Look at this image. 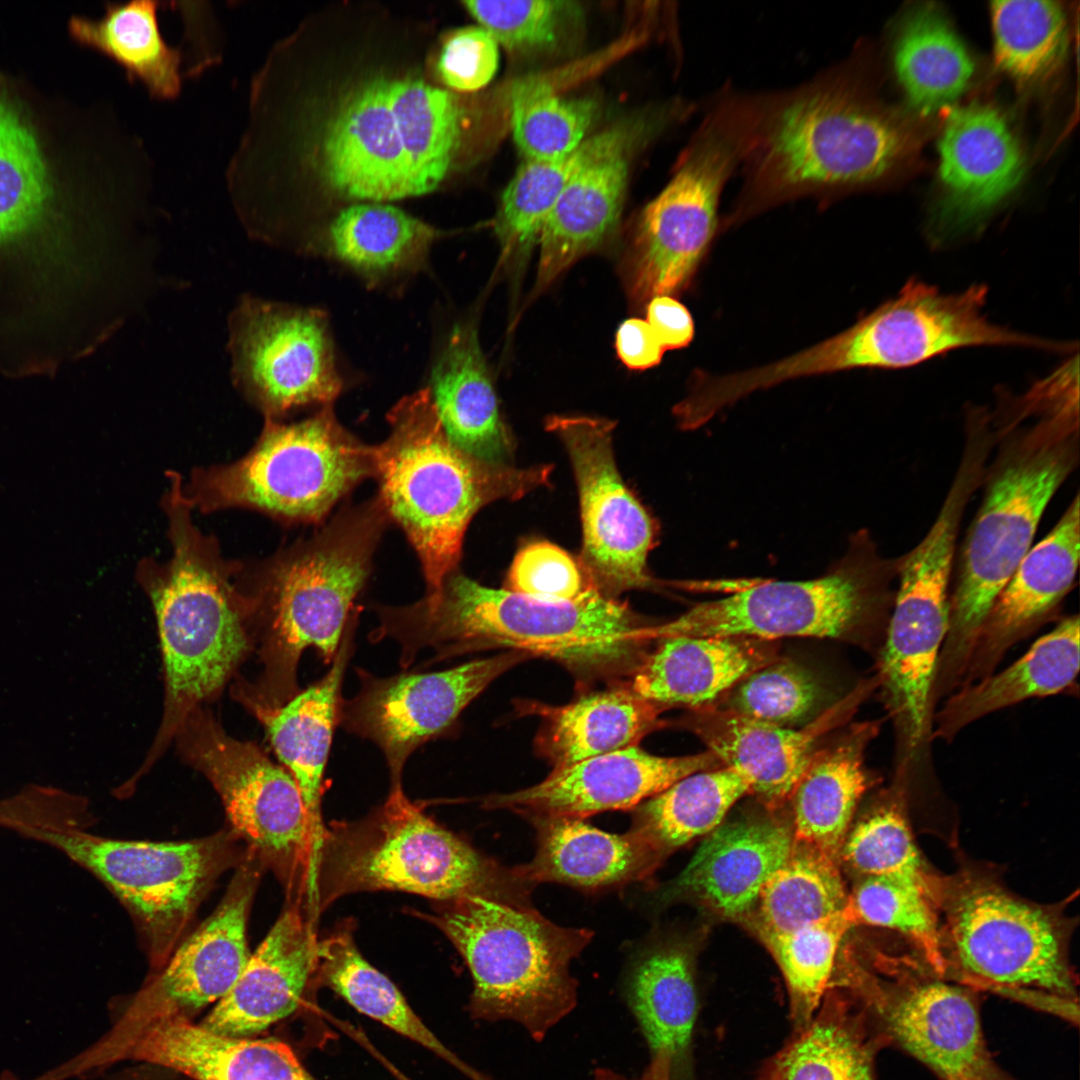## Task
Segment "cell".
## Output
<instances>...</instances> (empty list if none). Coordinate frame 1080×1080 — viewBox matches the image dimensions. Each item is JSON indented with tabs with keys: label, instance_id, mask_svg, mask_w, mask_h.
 <instances>
[{
	"label": "cell",
	"instance_id": "836d02e7",
	"mask_svg": "<svg viewBox=\"0 0 1080 1080\" xmlns=\"http://www.w3.org/2000/svg\"><path fill=\"white\" fill-rule=\"evenodd\" d=\"M536 829L533 859L512 868L532 888L556 882L582 889H602L642 881L663 858L631 829L614 834L571 817L529 818Z\"/></svg>",
	"mask_w": 1080,
	"mask_h": 1080
},
{
	"label": "cell",
	"instance_id": "ee69618b",
	"mask_svg": "<svg viewBox=\"0 0 1080 1080\" xmlns=\"http://www.w3.org/2000/svg\"><path fill=\"white\" fill-rule=\"evenodd\" d=\"M619 128L605 130L572 153L550 160H525L503 191L494 231L503 265L519 266L538 244L543 226L573 174L607 146Z\"/></svg>",
	"mask_w": 1080,
	"mask_h": 1080
},
{
	"label": "cell",
	"instance_id": "1f68e13d",
	"mask_svg": "<svg viewBox=\"0 0 1080 1080\" xmlns=\"http://www.w3.org/2000/svg\"><path fill=\"white\" fill-rule=\"evenodd\" d=\"M426 387L446 435L457 447L485 462L510 464L514 439L502 419L472 321L452 327Z\"/></svg>",
	"mask_w": 1080,
	"mask_h": 1080
},
{
	"label": "cell",
	"instance_id": "4316f807",
	"mask_svg": "<svg viewBox=\"0 0 1080 1080\" xmlns=\"http://www.w3.org/2000/svg\"><path fill=\"white\" fill-rule=\"evenodd\" d=\"M877 1006L895 1039L944 1080H1008L991 1060L977 1008L961 988L914 982Z\"/></svg>",
	"mask_w": 1080,
	"mask_h": 1080
},
{
	"label": "cell",
	"instance_id": "d6a6232c",
	"mask_svg": "<svg viewBox=\"0 0 1080 1080\" xmlns=\"http://www.w3.org/2000/svg\"><path fill=\"white\" fill-rule=\"evenodd\" d=\"M793 845V833L775 821L720 825L699 846L673 891L695 896L726 917H741L756 906Z\"/></svg>",
	"mask_w": 1080,
	"mask_h": 1080
},
{
	"label": "cell",
	"instance_id": "30bf717a",
	"mask_svg": "<svg viewBox=\"0 0 1080 1080\" xmlns=\"http://www.w3.org/2000/svg\"><path fill=\"white\" fill-rule=\"evenodd\" d=\"M761 117L757 94L728 85L707 103L674 175L636 223L624 264L634 303L689 287L718 231L723 190L752 148Z\"/></svg>",
	"mask_w": 1080,
	"mask_h": 1080
},
{
	"label": "cell",
	"instance_id": "f546056e",
	"mask_svg": "<svg viewBox=\"0 0 1080 1080\" xmlns=\"http://www.w3.org/2000/svg\"><path fill=\"white\" fill-rule=\"evenodd\" d=\"M630 136L619 128L566 184L541 231L535 291L545 290L613 233L627 185Z\"/></svg>",
	"mask_w": 1080,
	"mask_h": 1080
},
{
	"label": "cell",
	"instance_id": "e575fe53",
	"mask_svg": "<svg viewBox=\"0 0 1080 1080\" xmlns=\"http://www.w3.org/2000/svg\"><path fill=\"white\" fill-rule=\"evenodd\" d=\"M664 707L629 684L582 695L563 706L533 704L542 717L537 751L553 770L637 744L662 725Z\"/></svg>",
	"mask_w": 1080,
	"mask_h": 1080
},
{
	"label": "cell",
	"instance_id": "11a10c76",
	"mask_svg": "<svg viewBox=\"0 0 1080 1080\" xmlns=\"http://www.w3.org/2000/svg\"><path fill=\"white\" fill-rule=\"evenodd\" d=\"M463 5L498 45L513 53L555 48L580 16V7L573 1L470 0Z\"/></svg>",
	"mask_w": 1080,
	"mask_h": 1080
},
{
	"label": "cell",
	"instance_id": "e0dca14e",
	"mask_svg": "<svg viewBox=\"0 0 1080 1080\" xmlns=\"http://www.w3.org/2000/svg\"><path fill=\"white\" fill-rule=\"evenodd\" d=\"M972 494L954 481L921 542L897 561L899 588L881 656L880 682L905 755L931 733L934 685L949 628L948 587L961 516Z\"/></svg>",
	"mask_w": 1080,
	"mask_h": 1080
},
{
	"label": "cell",
	"instance_id": "680465c9",
	"mask_svg": "<svg viewBox=\"0 0 1080 1080\" xmlns=\"http://www.w3.org/2000/svg\"><path fill=\"white\" fill-rule=\"evenodd\" d=\"M615 348L628 369L640 371L657 366L666 351L648 322L639 318H629L620 324Z\"/></svg>",
	"mask_w": 1080,
	"mask_h": 1080
},
{
	"label": "cell",
	"instance_id": "2e32d148",
	"mask_svg": "<svg viewBox=\"0 0 1080 1080\" xmlns=\"http://www.w3.org/2000/svg\"><path fill=\"white\" fill-rule=\"evenodd\" d=\"M179 750L219 794L232 833L273 872L289 902L305 906L312 836L300 791L289 772L255 744L230 737L195 707L176 735Z\"/></svg>",
	"mask_w": 1080,
	"mask_h": 1080
},
{
	"label": "cell",
	"instance_id": "ab89813d",
	"mask_svg": "<svg viewBox=\"0 0 1080 1080\" xmlns=\"http://www.w3.org/2000/svg\"><path fill=\"white\" fill-rule=\"evenodd\" d=\"M893 60L909 103L923 115L953 103L967 89L975 69L948 19L928 3L905 17Z\"/></svg>",
	"mask_w": 1080,
	"mask_h": 1080
},
{
	"label": "cell",
	"instance_id": "ba28073f",
	"mask_svg": "<svg viewBox=\"0 0 1080 1080\" xmlns=\"http://www.w3.org/2000/svg\"><path fill=\"white\" fill-rule=\"evenodd\" d=\"M435 924L464 959L473 981V1018L512 1021L536 1041L577 1004L572 961L590 943L586 928L559 926L527 900L466 895L439 902Z\"/></svg>",
	"mask_w": 1080,
	"mask_h": 1080
},
{
	"label": "cell",
	"instance_id": "277c9868",
	"mask_svg": "<svg viewBox=\"0 0 1080 1080\" xmlns=\"http://www.w3.org/2000/svg\"><path fill=\"white\" fill-rule=\"evenodd\" d=\"M1007 416L961 550L936 672L944 687L963 679L987 614L1030 550L1049 501L1078 462L1076 396L1038 391L1033 422L1025 427L1011 409Z\"/></svg>",
	"mask_w": 1080,
	"mask_h": 1080
},
{
	"label": "cell",
	"instance_id": "681fc988",
	"mask_svg": "<svg viewBox=\"0 0 1080 1080\" xmlns=\"http://www.w3.org/2000/svg\"><path fill=\"white\" fill-rule=\"evenodd\" d=\"M591 99H566L542 79L514 87L511 124L514 141L525 160H550L575 151L596 115Z\"/></svg>",
	"mask_w": 1080,
	"mask_h": 1080
},
{
	"label": "cell",
	"instance_id": "44dd1931",
	"mask_svg": "<svg viewBox=\"0 0 1080 1080\" xmlns=\"http://www.w3.org/2000/svg\"><path fill=\"white\" fill-rule=\"evenodd\" d=\"M720 766L709 751L661 757L632 746L553 770L531 787L489 795L482 800V806L510 810L528 819H584L603 811L636 808L676 781Z\"/></svg>",
	"mask_w": 1080,
	"mask_h": 1080
},
{
	"label": "cell",
	"instance_id": "5bb4252c",
	"mask_svg": "<svg viewBox=\"0 0 1080 1080\" xmlns=\"http://www.w3.org/2000/svg\"><path fill=\"white\" fill-rule=\"evenodd\" d=\"M986 297L984 285L947 294L920 280H909L896 297L846 330L761 366L758 380L770 388L796 378L854 368H906L970 346L1064 348L993 323L984 313Z\"/></svg>",
	"mask_w": 1080,
	"mask_h": 1080
},
{
	"label": "cell",
	"instance_id": "4dcf8cb0",
	"mask_svg": "<svg viewBox=\"0 0 1080 1080\" xmlns=\"http://www.w3.org/2000/svg\"><path fill=\"white\" fill-rule=\"evenodd\" d=\"M774 642L747 637L661 638L633 670L629 685L662 707H710L753 671L779 658Z\"/></svg>",
	"mask_w": 1080,
	"mask_h": 1080
},
{
	"label": "cell",
	"instance_id": "b9f144b4",
	"mask_svg": "<svg viewBox=\"0 0 1080 1080\" xmlns=\"http://www.w3.org/2000/svg\"><path fill=\"white\" fill-rule=\"evenodd\" d=\"M627 999L652 1053L667 1051L673 1059L690 1042L697 993L688 952L677 944L647 948L634 961L627 980Z\"/></svg>",
	"mask_w": 1080,
	"mask_h": 1080
},
{
	"label": "cell",
	"instance_id": "52a82bcc",
	"mask_svg": "<svg viewBox=\"0 0 1080 1080\" xmlns=\"http://www.w3.org/2000/svg\"><path fill=\"white\" fill-rule=\"evenodd\" d=\"M387 418L388 437L372 447L378 497L414 547L431 596L457 570L474 515L548 485L552 466L517 468L464 452L446 435L427 387L403 397Z\"/></svg>",
	"mask_w": 1080,
	"mask_h": 1080
},
{
	"label": "cell",
	"instance_id": "816d5d0a",
	"mask_svg": "<svg viewBox=\"0 0 1080 1080\" xmlns=\"http://www.w3.org/2000/svg\"><path fill=\"white\" fill-rule=\"evenodd\" d=\"M843 861L863 877L882 876L920 888L938 904L942 880L929 873L897 804L877 809L847 835Z\"/></svg>",
	"mask_w": 1080,
	"mask_h": 1080
},
{
	"label": "cell",
	"instance_id": "ac0fdd59",
	"mask_svg": "<svg viewBox=\"0 0 1080 1080\" xmlns=\"http://www.w3.org/2000/svg\"><path fill=\"white\" fill-rule=\"evenodd\" d=\"M545 428L563 443L575 475L583 531L577 561L588 582L613 599L656 585L647 558L658 528L617 468L612 446L615 422L553 415Z\"/></svg>",
	"mask_w": 1080,
	"mask_h": 1080
},
{
	"label": "cell",
	"instance_id": "74e56055",
	"mask_svg": "<svg viewBox=\"0 0 1080 1080\" xmlns=\"http://www.w3.org/2000/svg\"><path fill=\"white\" fill-rule=\"evenodd\" d=\"M440 233L389 204L357 203L330 222L318 250L368 282L394 280L423 269Z\"/></svg>",
	"mask_w": 1080,
	"mask_h": 1080
},
{
	"label": "cell",
	"instance_id": "cb8c5ba5",
	"mask_svg": "<svg viewBox=\"0 0 1080 1080\" xmlns=\"http://www.w3.org/2000/svg\"><path fill=\"white\" fill-rule=\"evenodd\" d=\"M318 942L303 906L289 902L201 1025L223 1035L251 1037L291 1015L316 975Z\"/></svg>",
	"mask_w": 1080,
	"mask_h": 1080
},
{
	"label": "cell",
	"instance_id": "91938a15",
	"mask_svg": "<svg viewBox=\"0 0 1080 1080\" xmlns=\"http://www.w3.org/2000/svg\"><path fill=\"white\" fill-rule=\"evenodd\" d=\"M647 322L665 350L686 347L693 339L690 312L671 296H657L647 303Z\"/></svg>",
	"mask_w": 1080,
	"mask_h": 1080
},
{
	"label": "cell",
	"instance_id": "7402d4cb",
	"mask_svg": "<svg viewBox=\"0 0 1080 1080\" xmlns=\"http://www.w3.org/2000/svg\"><path fill=\"white\" fill-rule=\"evenodd\" d=\"M263 867L250 853L214 912L174 949L158 976L140 993L142 1015L168 1011L185 1015L219 1001L249 960L247 924Z\"/></svg>",
	"mask_w": 1080,
	"mask_h": 1080
},
{
	"label": "cell",
	"instance_id": "9c48e42d",
	"mask_svg": "<svg viewBox=\"0 0 1080 1080\" xmlns=\"http://www.w3.org/2000/svg\"><path fill=\"white\" fill-rule=\"evenodd\" d=\"M319 915L341 896L404 891L435 899L466 895L526 900L529 888L439 826L391 783L384 804L365 818L325 829L316 868Z\"/></svg>",
	"mask_w": 1080,
	"mask_h": 1080
},
{
	"label": "cell",
	"instance_id": "6f0895ef",
	"mask_svg": "<svg viewBox=\"0 0 1080 1080\" xmlns=\"http://www.w3.org/2000/svg\"><path fill=\"white\" fill-rule=\"evenodd\" d=\"M498 43L481 26H469L451 33L443 42L437 70L443 83L457 91L472 92L485 87L499 63Z\"/></svg>",
	"mask_w": 1080,
	"mask_h": 1080
},
{
	"label": "cell",
	"instance_id": "7c38bea8",
	"mask_svg": "<svg viewBox=\"0 0 1080 1080\" xmlns=\"http://www.w3.org/2000/svg\"><path fill=\"white\" fill-rule=\"evenodd\" d=\"M19 831L57 848L101 880L126 907L152 965L160 968L218 877L248 853L232 831L181 842L110 839L76 825H30Z\"/></svg>",
	"mask_w": 1080,
	"mask_h": 1080
},
{
	"label": "cell",
	"instance_id": "484cf974",
	"mask_svg": "<svg viewBox=\"0 0 1080 1080\" xmlns=\"http://www.w3.org/2000/svg\"><path fill=\"white\" fill-rule=\"evenodd\" d=\"M1079 505L1077 495L998 594L981 627L964 686L992 674L1005 652L1039 626L1070 590L1079 562Z\"/></svg>",
	"mask_w": 1080,
	"mask_h": 1080
},
{
	"label": "cell",
	"instance_id": "8992f818",
	"mask_svg": "<svg viewBox=\"0 0 1080 1080\" xmlns=\"http://www.w3.org/2000/svg\"><path fill=\"white\" fill-rule=\"evenodd\" d=\"M387 520L379 497L344 508L315 535L259 567L253 595L265 623L264 669L255 684L236 689L251 712L277 709L300 692L297 666L305 649L331 664Z\"/></svg>",
	"mask_w": 1080,
	"mask_h": 1080
},
{
	"label": "cell",
	"instance_id": "db71d44e",
	"mask_svg": "<svg viewBox=\"0 0 1080 1080\" xmlns=\"http://www.w3.org/2000/svg\"><path fill=\"white\" fill-rule=\"evenodd\" d=\"M725 696L722 709L792 728L815 715L823 689L805 666L777 658L746 676Z\"/></svg>",
	"mask_w": 1080,
	"mask_h": 1080
},
{
	"label": "cell",
	"instance_id": "9f6ffc18",
	"mask_svg": "<svg viewBox=\"0 0 1080 1080\" xmlns=\"http://www.w3.org/2000/svg\"><path fill=\"white\" fill-rule=\"evenodd\" d=\"M504 589L541 600L569 601L596 588L567 551L548 541H535L515 555Z\"/></svg>",
	"mask_w": 1080,
	"mask_h": 1080
},
{
	"label": "cell",
	"instance_id": "6da1fadb",
	"mask_svg": "<svg viewBox=\"0 0 1080 1080\" xmlns=\"http://www.w3.org/2000/svg\"><path fill=\"white\" fill-rule=\"evenodd\" d=\"M30 104L0 73V348L67 340L101 275L94 191L69 181Z\"/></svg>",
	"mask_w": 1080,
	"mask_h": 1080
},
{
	"label": "cell",
	"instance_id": "4fadbf2b",
	"mask_svg": "<svg viewBox=\"0 0 1080 1080\" xmlns=\"http://www.w3.org/2000/svg\"><path fill=\"white\" fill-rule=\"evenodd\" d=\"M897 562L877 552L858 531L844 555L817 578L766 580L726 597L701 602L670 622L653 625L656 641L671 636L846 639L882 610Z\"/></svg>",
	"mask_w": 1080,
	"mask_h": 1080
},
{
	"label": "cell",
	"instance_id": "8fae6325",
	"mask_svg": "<svg viewBox=\"0 0 1080 1080\" xmlns=\"http://www.w3.org/2000/svg\"><path fill=\"white\" fill-rule=\"evenodd\" d=\"M371 476L372 447L348 432L327 405L299 422L266 419L246 455L193 470L182 492L202 513L246 508L288 523H318Z\"/></svg>",
	"mask_w": 1080,
	"mask_h": 1080
},
{
	"label": "cell",
	"instance_id": "f6af8a7d",
	"mask_svg": "<svg viewBox=\"0 0 1080 1080\" xmlns=\"http://www.w3.org/2000/svg\"><path fill=\"white\" fill-rule=\"evenodd\" d=\"M388 96L408 160L414 196L435 190L461 139V111L453 95L419 79L388 81Z\"/></svg>",
	"mask_w": 1080,
	"mask_h": 1080
},
{
	"label": "cell",
	"instance_id": "d590c367",
	"mask_svg": "<svg viewBox=\"0 0 1080 1080\" xmlns=\"http://www.w3.org/2000/svg\"><path fill=\"white\" fill-rule=\"evenodd\" d=\"M878 726L853 725L837 742L815 751L792 798L796 842L836 859L857 804L870 785L865 752Z\"/></svg>",
	"mask_w": 1080,
	"mask_h": 1080
},
{
	"label": "cell",
	"instance_id": "7dc6e473",
	"mask_svg": "<svg viewBox=\"0 0 1080 1080\" xmlns=\"http://www.w3.org/2000/svg\"><path fill=\"white\" fill-rule=\"evenodd\" d=\"M847 904L836 859L794 840L789 857L760 892L756 928L763 940L828 918Z\"/></svg>",
	"mask_w": 1080,
	"mask_h": 1080
},
{
	"label": "cell",
	"instance_id": "83f0119b",
	"mask_svg": "<svg viewBox=\"0 0 1080 1080\" xmlns=\"http://www.w3.org/2000/svg\"><path fill=\"white\" fill-rule=\"evenodd\" d=\"M861 695L839 703L800 729L776 726L714 706L697 709L688 722L707 751L723 766L747 778L751 793L774 807L790 798L817 741L849 715Z\"/></svg>",
	"mask_w": 1080,
	"mask_h": 1080
},
{
	"label": "cell",
	"instance_id": "7bdbcfd3",
	"mask_svg": "<svg viewBox=\"0 0 1080 1080\" xmlns=\"http://www.w3.org/2000/svg\"><path fill=\"white\" fill-rule=\"evenodd\" d=\"M748 793L749 780L730 767L694 772L637 806L631 830L664 858L715 830Z\"/></svg>",
	"mask_w": 1080,
	"mask_h": 1080
},
{
	"label": "cell",
	"instance_id": "94428289",
	"mask_svg": "<svg viewBox=\"0 0 1080 1080\" xmlns=\"http://www.w3.org/2000/svg\"><path fill=\"white\" fill-rule=\"evenodd\" d=\"M673 1057L667 1051L653 1053L651 1062L639 1077L629 1078L609 1068H598L593 1080H672Z\"/></svg>",
	"mask_w": 1080,
	"mask_h": 1080
},
{
	"label": "cell",
	"instance_id": "60d3db41",
	"mask_svg": "<svg viewBox=\"0 0 1080 1080\" xmlns=\"http://www.w3.org/2000/svg\"><path fill=\"white\" fill-rule=\"evenodd\" d=\"M158 9L155 1L109 3L97 19L72 16L68 29L80 44L121 65L152 96L172 99L181 90V55L162 36Z\"/></svg>",
	"mask_w": 1080,
	"mask_h": 1080
},
{
	"label": "cell",
	"instance_id": "5b68a950",
	"mask_svg": "<svg viewBox=\"0 0 1080 1080\" xmlns=\"http://www.w3.org/2000/svg\"><path fill=\"white\" fill-rule=\"evenodd\" d=\"M162 498L171 556L144 559L137 578L150 597L160 634L166 695L162 723L138 775L164 753L190 712L214 696L248 651L244 619L255 612L253 594L232 579L243 565L226 560L214 536L195 525L194 509L179 483Z\"/></svg>",
	"mask_w": 1080,
	"mask_h": 1080
},
{
	"label": "cell",
	"instance_id": "ffe728a7",
	"mask_svg": "<svg viewBox=\"0 0 1080 1080\" xmlns=\"http://www.w3.org/2000/svg\"><path fill=\"white\" fill-rule=\"evenodd\" d=\"M529 655L508 650L444 671L376 677L357 669L358 693L341 700L339 724L383 752L392 783L401 782L409 756L448 735L464 708L494 679Z\"/></svg>",
	"mask_w": 1080,
	"mask_h": 1080
},
{
	"label": "cell",
	"instance_id": "8d00e7d4",
	"mask_svg": "<svg viewBox=\"0 0 1080 1080\" xmlns=\"http://www.w3.org/2000/svg\"><path fill=\"white\" fill-rule=\"evenodd\" d=\"M1079 634L1078 616L1065 618L1015 663L963 686L936 716L935 734L951 739L963 727L991 712L1070 687L1079 672Z\"/></svg>",
	"mask_w": 1080,
	"mask_h": 1080
},
{
	"label": "cell",
	"instance_id": "6125c7cd",
	"mask_svg": "<svg viewBox=\"0 0 1080 1080\" xmlns=\"http://www.w3.org/2000/svg\"><path fill=\"white\" fill-rule=\"evenodd\" d=\"M0 1080H18V1079L11 1072L5 1071L2 1074H0Z\"/></svg>",
	"mask_w": 1080,
	"mask_h": 1080
},
{
	"label": "cell",
	"instance_id": "3957f363",
	"mask_svg": "<svg viewBox=\"0 0 1080 1080\" xmlns=\"http://www.w3.org/2000/svg\"><path fill=\"white\" fill-rule=\"evenodd\" d=\"M904 129L844 65L767 92L726 227L802 198L822 203L882 178L903 155Z\"/></svg>",
	"mask_w": 1080,
	"mask_h": 1080
},
{
	"label": "cell",
	"instance_id": "be15d7a7",
	"mask_svg": "<svg viewBox=\"0 0 1080 1080\" xmlns=\"http://www.w3.org/2000/svg\"><path fill=\"white\" fill-rule=\"evenodd\" d=\"M4 818H5V810H4L3 804L0 802V824L3 823Z\"/></svg>",
	"mask_w": 1080,
	"mask_h": 1080
},
{
	"label": "cell",
	"instance_id": "d6986e66",
	"mask_svg": "<svg viewBox=\"0 0 1080 1080\" xmlns=\"http://www.w3.org/2000/svg\"><path fill=\"white\" fill-rule=\"evenodd\" d=\"M233 374L266 416L333 405L343 390L326 314L253 298L231 319Z\"/></svg>",
	"mask_w": 1080,
	"mask_h": 1080
},
{
	"label": "cell",
	"instance_id": "f907efd6",
	"mask_svg": "<svg viewBox=\"0 0 1080 1080\" xmlns=\"http://www.w3.org/2000/svg\"><path fill=\"white\" fill-rule=\"evenodd\" d=\"M853 924L846 906L828 918L762 940L786 981L798 1031L812 1020L829 983L839 944Z\"/></svg>",
	"mask_w": 1080,
	"mask_h": 1080
},
{
	"label": "cell",
	"instance_id": "f1b7e54d",
	"mask_svg": "<svg viewBox=\"0 0 1080 1080\" xmlns=\"http://www.w3.org/2000/svg\"><path fill=\"white\" fill-rule=\"evenodd\" d=\"M355 626L356 614L345 628L329 671L320 680L277 709L253 711L300 791L312 836L311 882L315 881L326 829L321 812L324 771L339 724L341 684L353 650Z\"/></svg>",
	"mask_w": 1080,
	"mask_h": 1080
},
{
	"label": "cell",
	"instance_id": "d4e9b609",
	"mask_svg": "<svg viewBox=\"0 0 1080 1080\" xmlns=\"http://www.w3.org/2000/svg\"><path fill=\"white\" fill-rule=\"evenodd\" d=\"M322 159L328 185L343 197L381 203L414 196L388 81H371L345 100L326 130Z\"/></svg>",
	"mask_w": 1080,
	"mask_h": 1080
},
{
	"label": "cell",
	"instance_id": "9a60e30c",
	"mask_svg": "<svg viewBox=\"0 0 1080 1080\" xmlns=\"http://www.w3.org/2000/svg\"><path fill=\"white\" fill-rule=\"evenodd\" d=\"M942 957L967 978L993 987L1071 1000L1070 922L1056 909L1020 898L992 878L966 872L942 880Z\"/></svg>",
	"mask_w": 1080,
	"mask_h": 1080
},
{
	"label": "cell",
	"instance_id": "f5cc1de1",
	"mask_svg": "<svg viewBox=\"0 0 1080 1080\" xmlns=\"http://www.w3.org/2000/svg\"><path fill=\"white\" fill-rule=\"evenodd\" d=\"M854 921L895 930L909 938L928 961L945 969L937 901L918 887L882 876L863 877L848 896Z\"/></svg>",
	"mask_w": 1080,
	"mask_h": 1080
},
{
	"label": "cell",
	"instance_id": "c3c4849f",
	"mask_svg": "<svg viewBox=\"0 0 1080 1080\" xmlns=\"http://www.w3.org/2000/svg\"><path fill=\"white\" fill-rule=\"evenodd\" d=\"M997 66L1021 82L1048 76L1062 62L1068 27L1060 3L1008 0L991 3Z\"/></svg>",
	"mask_w": 1080,
	"mask_h": 1080
},
{
	"label": "cell",
	"instance_id": "603a6c76",
	"mask_svg": "<svg viewBox=\"0 0 1080 1080\" xmlns=\"http://www.w3.org/2000/svg\"><path fill=\"white\" fill-rule=\"evenodd\" d=\"M942 196L937 215L949 229L967 227L1000 204L1021 182V146L998 110L980 104L954 109L938 142Z\"/></svg>",
	"mask_w": 1080,
	"mask_h": 1080
},
{
	"label": "cell",
	"instance_id": "f35d334b",
	"mask_svg": "<svg viewBox=\"0 0 1080 1080\" xmlns=\"http://www.w3.org/2000/svg\"><path fill=\"white\" fill-rule=\"evenodd\" d=\"M316 972L323 984L360 1013L418 1043L472 1080H488L449 1050L412 1010L395 984L358 951L352 926L343 924L319 940Z\"/></svg>",
	"mask_w": 1080,
	"mask_h": 1080
},
{
	"label": "cell",
	"instance_id": "bcb514c9",
	"mask_svg": "<svg viewBox=\"0 0 1080 1080\" xmlns=\"http://www.w3.org/2000/svg\"><path fill=\"white\" fill-rule=\"evenodd\" d=\"M863 1016L829 994L817 1016L769 1065L767 1080H873Z\"/></svg>",
	"mask_w": 1080,
	"mask_h": 1080
},
{
	"label": "cell",
	"instance_id": "7a4b0ae2",
	"mask_svg": "<svg viewBox=\"0 0 1080 1080\" xmlns=\"http://www.w3.org/2000/svg\"><path fill=\"white\" fill-rule=\"evenodd\" d=\"M374 641L396 640L400 664L433 648L427 665L461 654L505 648L556 660L582 675L633 672L653 641L652 625L596 589L569 601L532 598L479 584L459 571L414 604L377 609Z\"/></svg>",
	"mask_w": 1080,
	"mask_h": 1080
}]
</instances>
